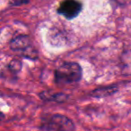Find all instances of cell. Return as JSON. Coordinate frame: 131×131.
I'll return each instance as SVG.
<instances>
[{
  "label": "cell",
  "instance_id": "6da1fadb",
  "mask_svg": "<svg viewBox=\"0 0 131 131\" xmlns=\"http://www.w3.org/2000/svg\"><path fill=\"white\" fill-rule=\"evenodd\" d=\"M83 77V70L77 62H64L55 71V83L59 86H66L77 83Z\"/></svg>",
  "mask_w": 131,
  "mask_h": 131
},
{
  "label": "cell",
  "instance_id": "7a4b0ae2",
  "mask_svg": "<svg viewBox=\"0 0 131 131\" xmlns=\"http://www.w3.org/2000/svg\"><path fill=\"white\" fill-rule=\"evenodd\" d=\"M40 131H75L74 121L63 114H50L43 117L40 125Z\"/></svg>",
  "mask_w": 131,
  "mask_h": 131
},
{
  "label": "cell",
  "instance_id": "3957f363",
  "mask_svg": "<svg viewBox=\"0 0 131 131\" xmlns=\"http://www.w3.org/2000/svg\"><path fill=\"white\" fill-rule=\"evenodd\" d=\"M12 50L20 52L26 58L35 59L37 57L36 50L32 47L31 40L28 36H19L12 40L10 44Z\"/></svg>",
  "mask_w": 131,
  "mask_h": 131
},
{
  "label": "cell",
  "instance_id": "277c9868",
  "mask_svg": "<svg viewBox=\"0 0 131 131\" xmlns=\"http://www.w3.org/2000/svg\"><path fill=\"white\" fill-rule=\"evenodd\" d=\"M82 10V4L76 0H65L58 9V13L66 19H73L79 14Z\"/></svg>",
  "mask_w": 131,
  "mask_h": 131
},
{
  "label": "cell",
  "instance_id": "5b68a950",
  "mask_svg": "<svg viewBox=\"0 0 131 131\" xmlns=\"http://www.w3.org/2000/svg\"><path fill=\"white\" fill-rule=\"evenodd\" d=\"M39 96L41 100L45 102H55L58 104L65 103L68 98L69 95L65 93H51L49 91H42L41 93L39 94Z\"/></svg>",
  "mask_w": 131,
  "mask_h": 131
},
{
  "label": "cell",
  "instance_id": "8992f818",
  "mask_svg": "<svg viewBox=\"0 0 131 131\" xmlns=\"http://www.w3.org/2000/svg\"><path fill=\"white\" fill-rule=\"evenodd\" d=\"M119 90V86L117 85H110L107 86H101L96 88L92 92L91 95L95 98H102V97H108L114 95Z\"/></svg>",
  "mask_w": 131,
  "mask_h": 131
},
{
  "label": "cell",
  "instance_id": "52a82bcc",
  "mask_svg": "<svg viewBox=\"0 0 131 131\" xmlns=\"http://www.w3.org/2000/svg\"><path fill=\"white\" fill-rule=\"evenodd\" d=\"M121 71L125 75H131V51L124 53L121 57Z\"/></svg>",
  "mask_w": 131,
  "mask_h": 131
},
{
  "label": "cell",
  "instance_id": "ba28073f",
  "mask_svg": "<svg viewBox=\"0 0 131 131\" xmlns=\"http://www.w3.org/2000/svg\"><path fill=\"white\" fill-rule=\"evenodd\" d=\"M8 67L11 72L14 73V74H17V73L21 71L22 63H21V62L18 60H13L12 62L9 63Z\"/></svg>",
  "mask_w": 131,
  "mask_h": 131
},
{
  "label": "cell",
  "instance_id": "9c48e42d",
  "mask_svg": "<svg viewBox=\"0 0 131 131\" xmlns=\"http://www.w3.org/2000/svg\"><path fill=\"white\" fill-rule=\"evenodd\" d=\"M28 0H10V4L13 5H21L28 3Z\"/></svg>",
  "mask_w": 131,
  "mask_h": 131
},
{
  "label": "cell",
  "instance_id": "30bf717a",
  "mask_svg": "<svg viewBox=\"0 0 131 131\" xmlns=\"http://www.w3.org/2000/svg\"><path fill=\"white\" fill-rule=\"evenodd\" d=\"M4 119H5V114H4L1 111H0V123H1Z\"/></svg>",
  "mask_w": 131,
  "mask_h": 131
}]
</instances>
